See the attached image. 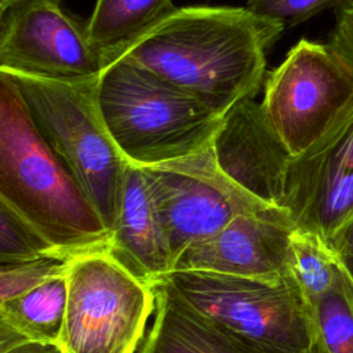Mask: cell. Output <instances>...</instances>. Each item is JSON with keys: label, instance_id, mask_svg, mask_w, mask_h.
I'll return each mask as SVG.
<instances>
[{"label": "cell", "instance_id": "6da1fadb", "mask_svg": "<svg viewBox=\"0 0 353 353\" xmlns=\"http://www.w3.org/2000/svg\"><path fill=\"white\" fill-rule=\"evenodd\" d=\"M283 30L281 23L247 7H182L120 55L225 114L258 94L265 83L266 51Z\"/></svg>", "mask_w": 353, "mask_h": 353}, {"label": "cell", "instance_id": "7a4b0ae2", "mask_svg": "<svg viewBox=\"0 0 353 353\" xmlns=\"http://www.w3.org/2000/svg\"><path fill=\"white\" fill-rule=\"evenodd\" d=\"M0 201L72 258L108 248L109 230L34 124L15 83L0 72Z\"/></svg>", "mask_w": 353, "mask_h": 353}, {"label": "cell", "instance_id": "3957f363", "mask_svg": "<svg viewBox=\"0 0 353 353\" xmlns=\"http://www.w3.org/2000/svg\"><path fill=\"white\" fill-rule=\"evenodd\" d=\"M95 92L114 145L128 164L138 167L210 148L225 116L125 55L103 68Z\"/></svg>", "mask_w": 353, "mask_h": 353}, {"label": "cell", "instance_id": "277c9868", "mask_svg": "<svg viewBox=\"0 0 353 353\" xmlns=\"http://www.w3.org/2000/svg\"><path fill=\"white\" fill-rule=\"evenodd\" d=\"M157 281L248 353H320L312 303L290 272L252 277L172 270Z\"/></svg>", "mask_w": 353, "mask_h": 353}, {"label": "cell", "instance_id": "5b68a950", "mask_svg": "<svg viewBox=\"0 0 353 353\" xmlns=\"http://www.w3.org/2000/svg\"><path fill=\"white\" fill-rule=\"evenodd\" d=\"M7 74L21 92L39 131L73 174L110 233L128 163L101 116L95 92L98 79L76 83Z\"/></svg>", "mask_w": 353, "mask_h": 353}, {"label": "cell", "instance_id": "8992f818", "mask_svg": "<svg viewBox=\"0 0 353 353\" xmlns=\"http://www.w3.org/2000/svg\"><path fill=\"white\" fill-rule=\"evenodd\" d=\"M61 347L65 353H137L156 310V292L108 248L69 259Z\"/></svg>", "mask_w": 353, "mask_h": 353}, {"label": "cell", "instance_id": "52a82bcc", "mask_svg": "<svg viewBox=\"0 0 353 353\" xmlns=\"http://www.w3.org/2000/svg\"><path fill=\"white\" fill-rule=\"evenodd\" d=\"M262 109L291 156L314 143L353 102V68L331 44L301 39L266 74Z\"/></svg>", "mask_w": 353, "mask_h": 353}, {"label": "cell", "instance_id": "ba28073f", "mask_svg": "<svg viewBox=\"0 0 353 353\" xmlns=\"http://www.w3.org/2000/svg\"><path fill=\"white\" fill-rule=\"evenodd\" d=\"M141 168L174 262L186 245L214 234L237 215L270 205L222 171L212 145L196 154Z\"/></svg>", "mask_w": 353, "mask_h": 353}, {"label": "cell", "instance_id": "9c48e42d", "mask_svg": "<svg viewBox=\"0 0 353 353\" xmlns=\"http://www.w3.org/2000/svg\"><path fill=\"white\" fill-rule=\"evenodd\" d=\"M105 66L85 25L59 0H21L1 15L0 72L81 83L97 80Z\"/></svg>", "mask_w": 353, "mask_h": 353}, {"label": "cell", "instance_id": "30bf717a", "mask_svg": "<svg viewBox=\"0 0 353 353\" xmlns=\"http://www.w3.org/2000/svg\"><path fill=\"white\" fill-rule=\"evenodd\" d=\"M279 205L290 212L295 229L328 245L353 214V102L314 143L291 156Z\"/></svg>", "mask_w": 353, "mask_h": 353}, {"label": "cell", "instance_id": "8fae6325", "mask_svg": "<svg viewBox=\"0 0 353 353\" xmlns=\"http://www.w3.org/2000/svg\"><path fill=\"white\" fill-rule=\"evenodd\" d=\"M295 223L280 205H266L229 221L214 234L186 245L172 270H203L269 277L288 273Z\"/></svg>", "mask_w": 353, "mask_h": 353}, {"label": "cell", "instance_id": "7c38bea8", "mask_svg": "<svg viewBox=\"0 0 353 353\" xmlns=\"http://www.w3.org/2000/svg\"><path fill=\"white\" fill-rule=\"evenodd\" d=\"M222 171L255 197L279 205L291 153L270 125L261 102L247 98L223 116L212 141Z\"/></svg>", "mask_w": 353, "mask_h": 353}, {"label": "cell", "instance_id": "4fadbf2b", "mask_svg": "<svg viewBox=\"0 0 353 353\" xmlns=\"http://www.w3.org/2000/svg\"><path fill=\"white\" fill-rule=\"evenodd\" d=\"M108 251L131 273L156 283L172 272L174 258L141 167L127 164Z\"/></svg>", "mask_w": 353, "mask_h": 353}, {"label": "cell", "instance_id": "5bb4252c", "mask_svg": "<svg viewBox=\"0 0 353 353\" xmlns=\"http://www.w3.org/2000/svg\"><path fill=\"white\" fill-rule=\"evenodd\" d=\"M153 287L156 310L137 353H248L199 317L163 281ZM320 353H325L321 346Z\"/></svg>", "mask_w": 353, "mask_h": 353}, {"label": "cell", "instance_id": "9a60e30c", "mask_svg": "<svg viewBox=\"0 0 353 353\" xmlns=\"http://www.w3.org/2000/svg\"><path fill=\"white\" fill-rule=\"evenodd\" d=\"M174 10L172 0H97L87 36L108 65Z\"/></svg>", "mask_w": 353, "mask_h": 353}, {"label": "cell", "instance_id": "2e32d148", "mask_svg": "<svg viewBox=\"0 0 353 353\" xmlns=\"http://www.w3.org/2000/svg\"><path fill=\"white\" fill-rule=\"evenodd\" d=\"M68 299L66 274L0 302V320L29 341L61 342Z\"/></svg>", "mask_w": 353, "mask_h": 353}, {"label": "cell", "instance_id": "e0dca14e", "mask_svg": "<svg viewBox=\"0 0 353 353\" xmlns=\"http://www.w3.org/2000/svg\"><path fill=\"white\" fill-rule=\"evenodd\" d=\"M288 270L312 303L336 284L343 268L320 236L295 229L291 236Z\"/></svg>", "mask_w": 353, "mask_h": 353}, {"label": "cell", "instance_id": "ac0fdd59", "mask_svg": "<svg viewBox=\"0 0 353 353\" xmlns=\"http://www.w3.org/2000/svg\"><path fill=\"white\" fill-rule=\"evenodd\" d=\"M319 343L325 353H353V281L343 270L336 284L312 302Z\"/></svg>", "mask_w": 353, "mask_h": 353}, {"label": "cell", "instance_id": "d6986e66", "mask_svg": "<svg viewBox=\"0 0 353 353\" xmlns=\"http://www.w3.org/2000/svg\"><path fill=\"white\" fill-rule=\"evenodd\" d=\"M44 255H57L52 245L12 208L0 201V265Z\"/></svg>", "mask_w": 353, "mask_h": 353}, {"label": "cell", "instance_id": "ffe728a7", "mask_svg": "<svg viewBox=\"0 0 353 353\" xmlns=\"http://www.w3.org/2000/svg\"><path fill=\"white\" fill-rule=\"evenodd\" d=\"M69 259L44 255L25 262L0 265V302L21 295L48 280L65 276Z\"/></svg>", "mask_w": 353, "mask_h": 353}, {"label": "cell", "instance_id": "44dd1931", "mask_svg": "<svg viewBox=\"0 0 353 353\" xmlns=\"http://www.w3.org/2000/svg\"><path fill=\"white\" fill-rule=\"evenodd\" d=\"M347 0H248L247 8L285 26H295Z\"/></svg>", "mask_w": 353, "mask_h": 353}, {"label": "cell", "instance_id": "7402d4cb", "mask_svg": "<svg viewBox=\"0 0 353 353\" xmlns=\"http://www.w3.org/2000/svg\"><path fill=\"white\" fill-rule=\"evenodd\" d=\"M330 44L353 68V0L341 8Z\"/></svg>", "mask_w": 353, "mask_h": 353}, {"label": "cell", "instance_id": "603a6c76", "mask_svg": "<svg viewBox=\"0 0 353 353\" xmlns=\"http://www.w3.org/2000/svg\"><path fill=\"white\" fill-rule=\"evenodd\" d=\"M330 247L334 251L343 270L353 281V214L341 225V228L332 236Z\"/></svg>", "mask_w": 353, "mask_h": 353}, {"label": "cell", "instance_id": "cb8c5ba5", "mask_svg": "<svg viewBox=\"0 0 353 353\" xmlns=\"http://www.w3.org/2000/svg\"><path fill=\"white\" fill-rule=\"evenodd\" d=\"M0 353H65L61 345L39 342V341H25L8 350Z\"/></svg>", "mask_w": 353, "mask_h": 353}, {"label": "cell", "instance_id": "d4e9b609", "mask_svg": "<svg viewBox=\"0 0 353 353\" xmlns=\"http://www.w3.org/2000/svg\"><path fill=\"white\" fill-rule=\"evenodd\" d=\"M25 341H29V339H26L14 327H11L6 321L0 320V352L8 350V349L25 342Z\"/></svg>", "mask_w": 353, "mask_h": 353}, {"label": "cell", "instance_id": "484cf974", "mask_svg": "<svg viewBox=\"0 0 353 353\" xmlns=\"http://www.w3.org/2000/svg\"><path fill=\"white\" fill-rule=\"evenodd\" d=\"M21 0H0V15H3L8 8L19 3Z\"/></svg>", "mask_w": 353, "mask_h": 353}]
</instances>
